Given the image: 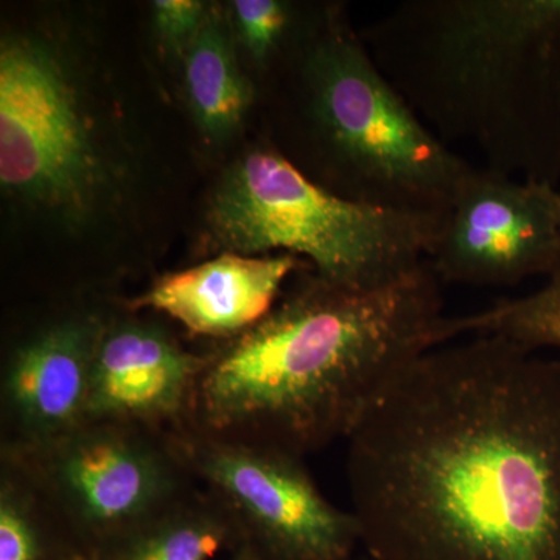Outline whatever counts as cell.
<instances>
[{
    "label": "cell",
    "instance_id": "obj_19",
    "mask_svg": "<svg viewBox=\"0 0 560 560\" xmlns=\"http://www.w3.org/2000/svg\"><path fill=\"white\" fill-rule=\"evenodd\" d=\"M364 560H372V559H371V558H366V559H364Z\"/></svg>",
    "mask_w": 560,
    "mask_h": 560
},
{
    "label": "cell",
    "instance_id": "obj_2",
    "mask_svg": "<svg viewBox=\"0 0 560 560\" xmlns=\"http://www.w3.org/2000/svg\"><path fill=\"white\" fill-rule=\"evenodd\" d=\"M429 260L374 290L305 276L260 323L208 355L184 429L304 458L349 440L411 361L456 340Z\"/></svg>",
    "mask_w": 560,
    "mask_h": 560
},
{
    "label": "cell",
    "instance_id": "obj_1",
    "mask_svg": "<svg viewBox=\"0 0 560 560\" xmlns=\"http://www.w3.org/2000/svg\"><path fill=\"white\" fill-rule=\"evenodd\" d=\"M372 560H560V357L501 335L411 361L350 434Z\"/></svg>",
    "mask_w": 560,
    "mask_h": 560
},
{
    "label": "cell",
    "instance_id": "obj_18",
    "mask_svg": "<svg viewBox=\"0 0 560 560\" xmlns=\"http://www.w3.org/2000/svg\"><path fill=\"white\" fill-rule=\"evenodd\" d=\"M230 560H257L254 558L253 552L248 550V548L243 547V545H238L234 551L231 552Z\"/></svg>",
    "mask_w": 560,
    "mask_h": 560
},
{
    "label": "cell",
    "instance_id": "obj_10",
    "mask_svg": "<svg viewBox=\"0 0 560 560\" xmlns=\"http://www.w3.org/2000/svg\"><path fill=\"white\" fill-rule=\"evenodd\" d=\"M208 355L145 323L103 326L92 361L84 420L173 433L189 422Z\"/></svg>",
    "mask_w": 560,
    "mask_h": 560
},
{
    "label": "cell",
    "instance_id": "obj_7",
    "mask_svg": "<svg viewBox=\"0 0 560 560\" xmlns=\"http://www.w3.org/2000/svg\"><path fill=\"white\" fill-rule=\"evenodd\" d=\"M105 161L69 66L33 36L0 47V184L3 194L81 215L103 183Z\"/></svg>",
    "mask_w": 560,
    "mask_h": 560
},
{
    "label": "cell",
    "instance_id": "obj_9",
    "mask_svg": "<svg viewBox=\"0 0 560 560\" xmlns=\"http://www.w3.org/2000/svg\"><path fill=\"white\" fill-rule=\"evenodd\" d=\"M559 260V187L475 165L429 257L442 285L495 289L548 278Z\"/></svg>",
    "mask_w": 560,
    "mask_h": 560
},
{
    "label": "cell",
    "instance_id": "obj_16",
    "mask_svg": "<svg viewBox=\"0 0 560 560\" xmlns=\"http://www.w3.org/2000/svg\"><path fill=\"white\" fill-rule=\"evenodd\" d=\"M544 285L518 298H503L488 308L453 316L456 338L501 335L534 350L560 352V260Z\"/></svg>",
    "mask_w": 560,
    "mask_h": 560
},
{
    "label": "cell",
    "instance_id": "obj_14",
    "mask_svg": "<svg viewBox=\"0 0 560 560\" xmlns=\"http://www.w3.org/2000/svg\"><path fill=\"white\" fill-rule=\"evenodd\" d=\"M186 90L195 120L209 139L237 130L253 102V88L243 75L223 18L209 10L184 55Z\"/></svg>",
    "mask_w": 560,
    "mask_h": 560
},
{
    "label": "cell",
    "instance_id": "obj_15",
    "mask_svg": "<svg viewBox=\"0 0 560 560\" xmlns=\"http://www.w3.org/2000/svg\"><path fill=\"white\" fill-rule=\"evenodd\" d=\"M0 560H90L9 463L0 485Z\"/></svg>",
    "mask_w": 560,
    "mask_h": 560
},
{
    "label": "cell",
    "instance_id": "obj_6",
    "mask_svg": "<svg viewBox=\"0 0 560 560\" xmlns=\"http://www.w3.org/2000/svg\"><path fill=\"white\" fill-rule=\"evenodd\" d=\"M90 560L187 492L191 477L171 433L84 420L75 429L3 456Z\"/></svg>",
    "mask_w": 560,
    "mask_h": 560
},
{
    "label": "cell",
    "instance_id": "obj_5",
    "mask_svg": "<svg viewBox=\"0 0 560 560\" xmlns=\"http://www.w3.org/2000/svg\"><path fill=\"white\" fill-rule=\"evenodd\" d=\"M444 220L346 200L271 147L232 165L208 212L212 241L224 253L280 250L307 259L327 282L357 290L382 289L418 271Z\"/></svg>",
    "mask_w": 560,
    "mask_h": 560
},
{
    "label": "cell",
    "instance_id": "obj_3",
    "mask_svg": "<svg viewBox=\"0 0 560 560\" xmlns=\"http://www.w3.org/2000/svg\"><path fill=\"white\" fill-rule=\"evenodd\" d=\"M361 38L442 142L558 186L560 0H405Z\"/></svg>",
    "mask_w": 560,
    "mask_h": 560
},
{
    "label": "cell",
    "instance_id": "obj_13",
    "mask_svg": "<svg viewBox=\"0 0 560 560\" xmlns=\"http://www.w3.org/2000/svg\"><path fill=\"white\" fill-rule=\"evenodd\" d=\"M241 545L230 512L213 493L187 490L97 560H210Z\"/></svg>",
    "mask_w": 560,
    "mask_h": 560
},
{
    "label": "cell",
    "instance_id": "obj_12",
    "mask_svg": "<svg viewBox=\"0 0 560 560\" xmlns=\"http://www.w3.org/2000/svg\"><path fill=\"white\" fill-rule=\"evenodd\" d=\"M301 267L291 254L223 253L164 276L131 305L165 313L190 334L232 340L275 308L283 283Z\"/></svg>",
    "mask_w": 560,
    "mask_h": 560
},
{
    "label": "cell",
    "instance_id": "obj_11",
    "mask_svg": "<svg viewBox=\"0 0 560 560\" xmlns=\"http://www.w3.org/2000/svg\"><path fill=\"white\" fill-rule=\"evenodd\" d=\"M102 330L94 318L62 320L16 350L2 383L3 407L18 434L9 447L40 444L84 422Z\"/></svg>",
    "mask_w": 560,
    "mask_h": 560
},
{
    "label": "cell",
    "instance_id": "obj_4",
    "mask_svg": "<svg viewBox=\"0 0 560 560\" xmlns=\"http://www.w3.org/2000/svg\"><path fill=\"white\" fill-rule=\"evenodd\" d=\"M304 156L291 164L346 200L445 219L474 165L382 72L338 7L294 62Z\"/></svg>",
    "mask_w": 560,
    "mask_h": 560
},
{
    "label": "cell",
    "instance_id": "obj_17",
    "mask_svg": "<svg viewBox=\"0 0 560 560\" xmlns=\"http://www.w3.org/2000/svg\"><path fill=\"white\" fill-rule=\"evenodd\" d=\"M153 11L154 25L164 46L184 57L209 10L198 0H158Z\"/></svg>",
    "mask_w": 560,
    "mask_h": 560
},
{
    "label": "cell",
    "instance_id": "obj_8",
    "mask_svg": "<svg viewBox=\"0 0 560 560\" xmlns=\"http://www.w3.org/2000/svg\"><path fill=\"white\" fill-rule=\"evenodd\" d=\"M171 438L257 560H350L361 547L355 515L324 497L302 456L189 429Z\"/></svg>",
    "mask_w": 560,
    "mask_h": 560
}]
</instances>
